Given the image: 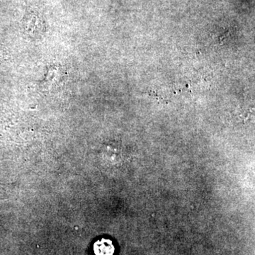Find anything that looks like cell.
Segmentation results:
<instances>
[{"label":"cell","instance_id":"6da1fadb","mask_svg":"<svg viewBox=\"0 0 255 255\" xmlns=\"http://www.w3.org/2000/svg\"><path fill=\"white\" fill-rule=\"evenodd\" d=\"M23 24L25 31L32 36H35L41 33L43 28L41 18L38 15L32 13L26 16Z\"/></svg>","mask_w":255,"mask_h":255},{"label":"cell","instance_id":"7a4b0ae2","mask_svg":"<svg viewBox=\"0 0 255 255\" xmlns=\"http://www.w3.org/2000/svg\"><path fill=\"white\" fill-rule=\"evenodd\" d=\"M93 250L95 255H114L115 253V247L112 241L105 238L96 242Z\"/></svg>","mask_w":255,"mask_h":255}]
</instances>
